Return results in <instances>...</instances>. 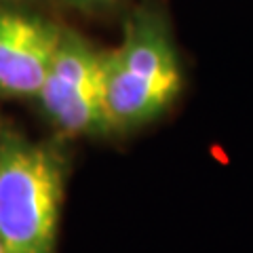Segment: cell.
Wrapping results in <instances>:
<instances>
[{"label": "cell", "instance_id": "obj_1", "mask_svg": "<svg viewBox=\"0 0 253 253\" xmlns=\"http://www.w3.org/2000/svg\"><path fill=\"white\" fill-rule=\"evenodd\" d=\"M184 91V66L169 19L154 4L135 6L123 38L104 49V104L110 135L158 121Z\"/></svg>", "mask_w": 253, "mask_h": 253}, {"label": "cell", "instance_id": "obj_2", "mask_svg": "<svg viewBox=\"0 0 253 253\" xmlns=\"http://www.w3.org/2000/svg\"><path fill=\"white\" fill-rule=\"evenodd\" d=\"M68 154L0 116V243L6 253H57Z\"/></svg>", "mask_w": 253, "mask_h": 253}, {"label": "cell", "instance_id": "obj_3", "mask_svg": "<svg viewBox=\"0 0 253 253\" xmlns=\"http://www.w3.org/2000/svg\"><path fill=\"white\" fill-rule=\"evenodd\" d=\"M36 104L61 137H108L104 49L76 30H63Z\"/></svg>", "mask_w": 253, "mask_h": 253}, {"label": "cell", "instance_id": "obj_4", "mask_svg": "<svg viewBox=\"0 0 253 253\" xmlns=\"http://www.w3.org/2000/svg\"><path fill=\"white\" fill-rule=\"evenodd\" d=\"M63 30L21 4H0V97L36 99Z\"/></svg>", "mask_w": 253, "mask_h": 253}, {"label": "cell", "instance_id": "obj_5", "mask_svg": "<svg viewBox=\"0 0 253 253\" xmlns=\"http://www.w3.org/2000/svg\"><path fill=\"white\" fill-rule=\"evenodd\" d=\"M59 2L86 15H104L121 6L125 0H59Z\"/></svg>", "mask_w": 253, "mask_h": 253}, {"label": "cell", "instance_id": "obj_6", "mask_svg": "<svg viewBox=\"0 0 253 253\" xmlns=\"http://www.w3.org/2000/svg\"><path fill=\"white\" fill-rule=\"evenodd\" d=\"M28 0H0V4H23Z\"/></svg>", "mask_w": 253, "mask_h": 253}, {"label": "cell", "instance_id": "obj_7", "mask_svg": "<svg viewBox=\"0 0 253 253\" xmlns=\"http://www.w3.org/2000/svg\"><path fill=\"white\" fill-rule=\"evenodd\" d=\"M0 253H6V249H4V245L0 243Z\"/></svg>", "mask_w": 253, "mask_h": 253}]
</instances>
